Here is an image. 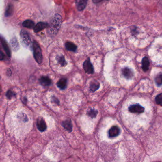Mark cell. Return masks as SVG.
<instances>
[{"label": "cell", "mask_w": 162, "mask_h": 162, "mask_svg": "<svg viewBox=\"0 0 162 162\" xmlns=\"http://www.w3.org/2000/svg\"><path fill=\"white\" fill-rule=\"evenodd\" d=\"M62 23V17L59 14H56L52 18L48 27V33L50 36L56 35L60 29Z\"/></svg>", "instance_id": "6da1fadb"}, {"label": "cell", "mask_w": 162, "mask_h": 162, "mask_svg": "<svg viewBox=\"0 0 162 162\" xmlns=\"http://www.w3.org/2000/svg\"><path fill=\"white\" fill-rule=\"evenodd\" d=\"M32 49L33 51L34 57L37 62L41 64L43 62V56L42 54V50L37 42L34 41L32 43Z\"/></svg>", "instance_id": "7a4b0ae2"}, {"label": "cell", "mask_w": 162, "mask_h": 162, "mask_svg": "<svg viewBox=\"0 0 162 162\" xmlns=\"http://www.w3.org/2000/svg\"><path fill=\"white\" fill-rule=\"evenodd\" d=\"M21 43L24 47H29L31 44V40L28 33L24 29H22L20 32Z\"/></svg>", "instance_id": "3957f363"}, {"label": "cell", "mask_w": 162, "mask_h": 162, "mask_svg": "<svg viewBox=\"0 0 162 162\" xmlns=\"http://www.w3.org/2000/svg\"><path fill=\"white\" fill-rule=\"evenodd\" d=\"M83 68L87 73L91 74L94 73V68L92 63L90 62V59H88L85 61L83 63Z\"/></svg>", "instance_id": "277c9868"}, {"label": "cell", "mask_w": 162, "mask_h": 162, "mask_svg": "<svg viewBox=\"0 0 162 162\" xmlns=\"http://www.w3.org/2000/svg\"><path fill=\"white\" fill-rule=\"evenodd\" d=\"M129 111L134 113H142L145 111L144 107L139 104L132 105L129 107Z\"/></svg>", "instance_id": "5b68a950"}, {"label": "cell", "mask_w": 162, "mask_h": 162, "mask_svg": "<svg viewBox=\"0 0 162 162\" xmlns=\"http://www.w3.org/2000/svg\"><path fill=\"white\" fill-rule=\"evenodd\" d=\"M37 126L38 129L40 132H44L47 129V126L44 119L42 118H40L37 121Z\"/></svg>", "instance_id": "8992f818"}, {"label": "cell", "mask_w": 162, "mask_h": 162, "mask_svg": "<svg viewBox=\"0 0 162 162\" xmlns=\"http://www.w3.org/2000/svg\"><path fill=\"white\" fill-rule=\"evenodd\" d=\"M49 24L44 22H39L34 26L33 28L34 32L35 33L40 32L46 28H48Z\"/></svg>", "instance_id": "52a82bcc"}, {"label": "cell", "mask_w": 162, "mask_h": 162, "mask_svg": "<svg viewBox=\"0 0 162 162\" xmlns=\"http://www.w3.org/2000/svg\"><path fill=\"white\" fill-rule=\"evenodd\" d=\"M88 0H76V6L78 11H82L85 9Z\"/></svg>", "instance_id": "ba28073f"}, {"label": "cell", "mask_w": 162, "mask_h": 162, "mask_svg": "<svg viewBox=\"0 0 162 162\" xmlns=\"http://www.w3.org/2000/svg\"><path fill=\"white\" fill-rule=\"evenodd\" d=\"M1 45L3 46V48L4 49V51H5L6 53L7 54V56L9 58H10L11 56V52L9 47L8 43H7L5 40L4 39V38H3L1 36Z\"/></svg>", "instance_id": "9c48e42d"}, {"label": "cell", "mask_w": 162, "mask_h": 162, "mask_svg": "<svg viewBox=\"0 0 162 162\" xmlns=\"http://www.w3.org/2000/svg\"><path fill=\"white\" fill-rule=\"evenodd\" d=\"M120 133V129L117 126H113L109 129V137H117Z\"/></svg>", "instance_id": "30bf717a"}, {"label": "cell", "mask_w": 162, "mask_h": 162, "mask_svg": "<svg viewBox=\"0 0 162 162\" xmlns=\"http://www.w3.org/2000/svg\"><path fill=\"white\" fill-rule=\"evenodd\" d=\"M122 73L125 78L128 79H131L134 76V72L130 68L126 67L122 70Z\"/></svg>", "instance_id": "8fae6325"}, {"label": "cell", "mask_w": 162, "mask_h": 162, "mask_svg": "<svg viewBox=\"0 0 162 162\" xmlns=\"http://www.w3.org/2000/svg\"><path fill=\"white\" fill-rule=\"evenodd\" d=\"M39 81L40 84L44 87H48L51 85V80L48 77H42L39 79Z\"/></svg>", "instance_id": "7c38bea8"}, {"label": "cell", "mask_w": 162, "mask_h": 162, "mask_svg": "<svg viewBox=\"0 0 162 162\" xmlns=\"http://www.w3.org/2000/svg\"><path fill=\"white\" fill-rule=\"evenodd\" d=\"M62 126L69 132H71L72 131V125L71 123V120L70 119H67L62 122Z\"/></svg>", "instance_id": "4fadbf2b"}, {"label": "cell", "mask_w": 162, "mask_h": 162, "mask_svg": "<svg viewBox=\"0 0 162 162\" xmlns=\"http://www.w3.org/2000/svg\"><path fill=\"white\" fill-rule=\"evenodd\" d=\"M142 69L144 71H147L150 66V62L148 58L146 57H145L142 59Z\"/></svg>", "instance_id": "5bb4252c"}, {"label": "cell", "mask_w": 162, "mask_h": 162, "mask_svg": "<svg viewBox=\"0 0 162 162\" xmlns=\"http://www.w3.org/2000/svg\"><path fill=\"white\" fill-rule=\"evenodd\" d=\"M10 43H11L12 49L14 50V51H17L18 50H19V48H20L19 42H18L16 38H13L10 41Z\"/></svg>", "instance_id": "9a60e30c"}, {"label": "cell", "mask_w": 162, "mask_h": 162, "mask_svg": "<svg viewBox=\"0 0 162 162\" xmlns=\"http://www.w3.org/2000/svg\"><path fill=\"white\" fill-rule=\"evenodd\" d=\"M67 85V79L66 78H62L57 84L58 87L61 90H64L66 88Z\"/></svg>", "instance_id": "2e32d148"}, {"label": "cell", "mask_w": 162, "mask_h": 162, "mask_svg": "<svg viewBox=\"0 0 162 162\" xmlns=\"http://www.w3.org/2000/svg\"><path fill=\"white\" fill-rule=\"evenodd\" d=\"M65 47L66 49L69 51L76 52L77 49V47L74 43L71 42H67L65 43Z\"/></svg>", "instance_id": "e0dca14e"}, {"label": "cell", "mask_w": 162, "mask_h": 162, "mask_svg": "<svg viewBox=\"0 0 162 162\" xmlns=\"http://www.w3.org/2000/svg\"><path fill=\"white\" fill-rule=\"evenodd\" d=\"M22 25L23 27L27 28L32 29L34 28V27L35 26V23L32 21L27 20L23 22Z\"/></svg>", "instance_id": "ac0fdd59"}, {"label": "cell", "mask_w": 162, "mask_h": 162, "mask_svg": "<svg viewBox=\"0 0 162 162\" xmlns=\"http://www.w3.org/2000/svg\"><path fill=\"white\" fill-rule=\"evenodd\" d=\"M14 6L12 4H10L7 6V8L6 9L4 15L6 17H8L12 15L14 13Z\"/></svg>", "instance_id": "d6986e66"}, {"label": "cell", "mask_w": 162, "mask_h": 162, "mask_svg": "<svg viewBox=\"0 0 162 162\" xmlns=\"http://www.w3.org/2000/svg\"><path fill=\"white\" fill-rule=\"evenodd\" d=\"M99 86H100V84L98 83V82L96 81L91 82L90 84V90L91 92H94L96 91V90H98L99 88Z\"/></svg>", "instance_id": "ffe728a7"}, {"label": "cell", "mask_w": 162, "mask_h": 162, "mask_svg": "<svg viewBox=\"0 0 162 162\" xmlns=\"http://www.w3.org/2000/svg\"><path fill=\"white\" fill-rule=\"evenodd\" d=\"M57 60L58 63L62 67H64L67 65V62L65 59L64 57L62 55H60L57 57Z\"/></svg>", "instance_id": "44dd1931"}, {"label": "cell", "mask_w": 162, "mask_h": 162, "mask_svg": "<svg viewBox=\"0 0 162 162\" xmlns=\"http://www.w3.org/2000/svg\"><path fill=\"white\" fill-rule=\"evenodd\" d=\"M98 113V112L97 110L94 109H91L89 111H87V115L90 118H94L96 117Z\"/></svg>", "instance_id": "7402d4cb"}, {"label": "cell", "mask_w": 162, "mask_h": 162, "mask_svg": "<svg viewBox=\"0 0 162 162\" xmlns=\"http://www.w3.org/2000/svg\"><path fill=\"white\" fill-rule=\"evenodd\" d=\"M155 82L157 86H161L162 85V73H160L157 75L155 79Z\"/></svg>", "instance_id": "603a6c76"}, {"label": "cell", "mask_w": 162, "mask_h": 162, "mask_svg": "<svg viewBox=\"0 0 162 162\" xmlns=\"http://www.w3.org/2000/svg\"><path fill=\"white\" fill-rule=\"evenodd\" d=\"M155 101L157 104L162 106V93L159 94L155 98Z\"/></svg>", "instance_id": "cb8c5ba5"}, {"label": "cell", "mask_w": 162, "mask_h": 162, "mask_svg": "<svg viewBox=\"0 0 162 162\" xmlns=\"http://www.w3.org/2000/svg\"><path fill=\"white\" fill-rule=\"evenodd\" d=\"M6 96L8 99H11L12 97H14V96H16V93L14 91L10 90H8L7 91L6 94Z\"/></svg>", "instance_id": "d4e9b609"}, {"label": "cell", "mask_w": 162, "mask_h": 162, "mask_svg": "<svg viewBox=\"0 0 162 162\" xmlns=\"http://www.w3.org/2000/svg\"><path fill=\"white\" fill-rule=\"evenodd\" d=\"M52 100L54 103H56V104L58 105H59V100H58V98H56L55 96H52Z\"/></svg>", "instance_id": "484cf974"}, {"label": "cell", "mask_w": 162, "mask_h": 162, "mask_svg": "<svg viewBox=\"0 0 162 162\" xmlns=\"http://www.w3.org/2000/svg\"><path fill=\"white\" fill-rule=\"evenodd\" d=\"M4 55L2 51H1V54H0V58H1V60H3L4 59Z\"/></svg>", "instance_id": "4316f807"}, {"label": "cell", "mask_w": 162, "mask_h": 162, "mask_svg": "<svg viewBox=\"0 0 162 162\" xmlns=\"http://www.w3.org/2000/svg\"><path fill=\"white\" fill-rule=\"evenodd\" d=\"M103 0H92L93 2L94 3H100L101 1H102Z\"/></svg>", "instance_id": "83f0119b"}, {"label": "cell", "mask_w": 162, "mask_h": 162, "mask_svg": "<svg viewBox=\"0 0 162 162\" xmlns=\"http://www.w3.org/2000/svg\"><path fill=\"white\" fill-rule=\"evenodd\" d=\"M15 1H18V0H15Z\"/></svg>", "instance_id": "f1b7e54d"}]
</instances>
